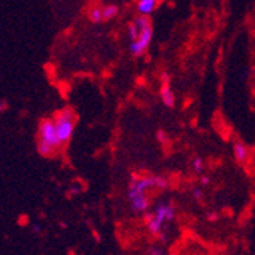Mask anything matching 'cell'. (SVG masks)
I'll list each match as a JSON object with an SVG mask.
<instances>
[{
  "mask_svg": "<svg viewBox=\"0 0 255 255\" xmlns=\"http://www.w3.org/2000/svg\"><path fill=\"white\" fill-rule=\"evenodd\" d=\"M157 187V176L156 177H133L130 185L127 197L130 206L134 213H144L148 210V200H147V190Z\"/></svg>",
  "mask_w": 255,
  "mask_h": 255,
  "instance_id": "cell-1",
  "label": "cell"
},
{
  "mask_svg": "<svg viewBox=\"0 0 255 255\" xmlns=\"http://www.w3.org/2000/svg\"><path fill=\"white\" fill-rule=\"evenodd\" d=\"M167 220L168 222L174 220V208H173L171 203L160 202V203H157L153 216L148 217L147 228H148V231L153 236H160L162 225H164V222H167Z\"/></svg>",
  "mask_w": 255,
  "mask_h": 255,
  "instance_id": "cell-2",
  "label": "cell"
},
{
  "mask_svg": "<svg viewBox=\"0 0 255 255\" xmlns=\"http://www.w3.org/2000/svg\"><path fill=\"white\" fill-rule=\"evenodd\" d=\"M58 136L61 139V142L66 144L71 141V137L74 134V128H75V117H74V112L71 109H66L60 113L55 115L54 118Z\"/></svg>",
  "mask_w": 255,
  "mask_h": 255,
  "instance_id": "cell-3",
  "label": "cell"
},
{
  "mask_svg": "<svg viewBox=\"0 0 255 255\" xmlns=\"http://www.w3.org/2000/svg\"><path fill=\"white\" fill-rule=\"evenodd\" d=\"M38 141L51 145L55 150H58L63 145L54 121H51V120L41 121V124H40V139H38Z\"/></svg>",
  "mask_w": 255,
  "mask_h": 255,
  "instance_id": "cell-4",
  "label": "cell"
},
{
  "mask_svg": "<svg viewBox=\"0 0 255 255\" xmlns=\"http://www.w3.org/2000/svg\"><path fill=\"white\" fill-rule=\"evenodd\" d=\"M151 37H153V29H151V26L142 29L141 34H139V37H137L136 40H133L131 44H130V51H131V54H133L134 57H141V55H144V52L147 51L148 44H150V41H151Z\"/></svg>",
  "mask_w": 255,
  "mask_h": 255,
  "instance_id": "cell-5",
  "label": "cell"
},
{
  "mask_svg": "<svg viewBox=\"0 0 255 255\" xmlns=\"http://www.w3.org/2000/svg\"><path fill=\"white\" fill-rule=\"evenodd\" d=\"M157 5V0H139L137 2V11L139 14H144V15H148L154 11Z\"/></svg>",
  "mask_w": 255,
  "mask_h": 255,
  "instance_id": "cell-6",
  "label": "cell"
},
{
  "mask_svg": "<svg viewBox=\"0 0 255 255\" xmlns=\"http://www.w3.org/2000/svg\"><path fill=\"white\" fill-rule=\"evenodd\" d=\"M160 95H162V101L165 103V106H168V107L174 106V95H173V92H171V89H170V86L167 83L162 86Z\"/></svg>",
  "mask_w": 255,
  "mask_h": 255,
  "instance_id": "cell-7",
  "label": "cell"
},
{
  "mask_svg": "<svg viewBox=\"0 0 255 255\" xmlns=\"http://www.w3.org/2000/svg\"><path fill=\"white\" fill-rule=\"evenodd\" d=\"M234 156L240 164H243V162H246V159H248V148L242 142H237L234 145Z\"/></svg>",
  "mask_w": 255,
  "mask_h": 255,
  "instance_id": "cell-8",
  "label": "cell"
},
{
  "mask_svg": "<svg viewBox=\"0 0 255 255\" xmlns=\"http://www.w3.org/2000/svg\"><path fill=\"white\" fill-rule=\"evenodd\" d=\"M37 148H38V153H40L41 156H44V157H51V156H54V153L57 151L55 148H52L51 145L44 144V142H41V141H38Z\"/></svg>",
  "mask_w": 255,
  "mask_h": 255,
  "instance_id": "cell-9",
  "label": "cell"
},
{
  "mask_svg": "<svg viewBox=\"0 0 255 255\" xmlns=\"http://www.w3.org/2000/svg\"><path fill=\"white\" fill-rule=\"evenodd\" d=\"M117 14H118V6H115V5H109L103 9L104 20H112V18L117 17Z\"/></svg>",
  "mask_w": 255,
  "mask_h": 255,
  "instance_id": "cell-10",
  "label": "cell"
},
{
  "mask_svg": "<svg viewBox=\"0 0 255 255\" xmlns=\"http://www.w3.org/2000/svg\"><path fill=\"white\" fill-rule=\"evenodd\" d=\"M89 18H90L92 23H100V21H103V20H104V17H103V9H100V8L90 9Z\"/></svg>",
  "mask_w": 255,
  "mask_h": 255,
  "instance_id": "cell-11",
  "label": "cell"
},
{
  "mask_svg": "<svg viewBox=\"0 0 255 255\" xmlns=\"http://www.w3.org/2000/svg\"><path fill=\"white\" fill-rule=\"evenodd\" d=\"M134 23H136V25H137V28L139 29H145V28H148V26H151V23H150V18L147 17V15H144V14H141V15H139L136 20H134Z\"/></svg>",
  "mask_w": 255,
  "mask_h": 255,
  "instance_id": "cell-12",
  "label": "cell"
},
{
  "mask_svg": "<svg viewBox=\"0 0 255 255\" xmlns=\"http://www.w3.org/2000/svg\"><path fill=\"white\" fill-rule=\"evenodd\" d=\"M128 34H130V38H131V40H136V38L139 37V34H141V29L137 28L136 23H133V25L128 26Z\"/></svg>",
  "mask_w": 255,
  "mask_h": 255,
  "instance_id": "cell-13",
  "label": "cell"
},
{
  "mask_svg": "<svg viewBox=\"0 0 255 255\" xmlns=\"http://www.w3.org/2000/svg\"><path fill=\"white\" fill-rule=\"evenodd\" d=\"M193 168H194L196 173H202V170H203V160L200 157H196L193 160Z\"/></svg>",
  "mask_w": 255,
  "mask_h": 255,
  "instance_id": "cell-14",
  "label": "cell"
},
{
  "mask_svg": "<svg viewBox=\"0 0 255 255\" xmlns=\"http://www.w3.org/2000/svg\"><path fill=\"white\" fill-rule=\"evenodd\" d=\"M193 196H194L196 200H200L203 197V191L200 188H196V190H193Z\"/></svg>",
  "mask_w": 255,
  "mask_h": 255,
  "instance_id": "cell-15",
  "label": "cell"
},
{
  "mask_svg": "<svg viewBox=\"0 0 255 255\" xmlns=\"http://www.w3.org/2000/svg\"><path fill=\"white\" fill-rule=\"evenodd\" d=\"M165 187H167V180L157 176V188H165Z\"/></svg>",
  "mask_w": 255,
  "mask_h": 255,
  "instance_id": "cell-16",
  "label": "cell"
},
{
  "mask_svg": "<svg viewBox=\"0 0 255 255\" xmlns=\"http://www.w3.org/2000/svg\"><path fill=\"white\" fill-rule=\"evenodd\" d=\"M148 254H151V255H162V254H164V249H157L156 246H153V249H148Z\"/></svg>",
  "mask_w": 255,
  "mask_h": 255,
  "instance_id": "cell-17",
  "label": "cell"
},
{
  "mask_svg": "<svg viewBox=\"0 0 255 255\" xmlns=\"http://www.w3.org/2000/svg\"><path fill=\"white\" fill-rule=\"evenodd\" d=\"M200 182H202V185H208V183H210V177H206V176H205V177H202Z\"/></svg>",
  "mask_w": 255,
  "mask_h": 255,
  "instance_id": "cell-18",
  "label": "cell"
},
{
  "mask_svg": "<svg viewBox=\"0 0 255 255\" xmlns=\"http://www.w3.org/2000/svg\"><path fill=\"white\" fill-rule=\"evenodd\" d=\"M34 231H35V233H40L41 229H40V226H34Z\"/></svg>",
  "mask_w": 255,
  "mask_h": 255,
  "instance_id": "cell-19",
  "label": "cell"
}]
</instances>
